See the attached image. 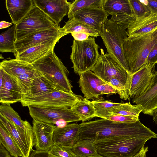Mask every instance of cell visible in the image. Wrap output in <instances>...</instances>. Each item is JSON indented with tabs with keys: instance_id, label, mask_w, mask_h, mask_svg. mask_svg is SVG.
Here are the masks:
<instances>
[{
	"instance_id": "obj_4",
	"label": "cell",
	"mask_w": 157,
	"mask_h": 157,
	"mask_svg": "<svg viewBox=\"0 0 157 157\" xmlns=\"http://www.w3.org/2000/svg\"><path fill=\"white\" fill-rule=\"evenodd\" d=\"M57 90L73 93L68 76L69 71L54 50L32 64Z\"/></svg>"
},
{
	"instance_id": "obj_12",
	"label": "cell",
	"mask_w": 157,
	"mask_h": 157,
	"mask_svg": "<svg viewBox=\"0 0 157 157\" xmlns=\"http://www.w3.org/2000/svg\"><path fill=\"white\" fill-rule=\"evenodd\" d=\"M65 35L61 30V28H52L32 33L22 40L15 41L16 56L42 42L55 39H60Z\"/></svg>"
},
{
	"instance_id": "obj_3",
	"label": "cell",
	"mask_w": 157,
	"mask_h": 157,
	"mask_svg": "<svg viewBox=\"0 0 157 157\" xmlns=\"http://www.w3.org/2000/svg\"><path fill=\"white\" fill-rule=\"evenodd\" d=\"M151 139L128 136L107 138L94 141L98 154L105 157H132Z\"/></svg>"
},
{
	"instance_id": "obj_20",
	"label": "cell",
	"mask_w": 157,
	"mask_h": 157,
	"mask_svg": "<svg viewBox=\"0 0 157 157\" xmlns=\"http://www.w3.org/2000/svg\"><path fill=\"white\" fill-rule=\"evenodd\" d=\"M22 91L16 81L4 71L0 86V102L12 104L20 102L23 97Z\"/></svg>"
},
{
	"instance_id": "obj_21",
	"label": "cell",
	"mask_w": 157,
	"mask_h": 157,
	"mask_svg": "<svg viewBox=\"0 0 157 157\" xmlns=\"http://www.w3.org/2000/svg\"><path fill=\"white\" fill-rule=\"evenodd\" d=\"M60 39L56 38L44 42L31 47L17 55L15 59L32 64L54 50L55 44Z\"/></svg>"
},
{
	"instance_id": "obj_24",
	"label": "cell",
	"mask_w": 157,
	"mask_h": 157,
	"mask_svg": "<svg viewBox=\"0 0 157 157\" xmlns=\"http://www.w3.org/2000/svg\"><path fill=\"white\" fill-rule=\"evenodd\" d=\"M6 8L12 22L17 25L34 5L33 0H6Z\"/></svg>"
},
{
	"instance_id": "obj_35",
	"label": "cell",
	"mask_w": 157,
	"mask_h": 157,
	"mask_svg": "<svg viewBox=\"0 0 157 157\" xmlns=\"http://www.w3.org/2000/svg\"><path fill=\"white\" fill-rule=\"evenodd\" d=\"M143 109L140 105H133L129 102L121 103L119 106L113 110L112 115L139 117Z\"/></svg>"
},
{
	"instance_id": "obj_45",
	"label": "cell",
	"mask_w": 157,
	"mask_h": 157,
	"mask_svg": "<svg viewBox=\"0 0 157 157\" xmlns=\"http://www.w3.org/2000/svg\"><path fill=\"white\" fill-rule=\"evenodd\" d=\"M48 152L32 149L29 157H51L49 155Z\"/></svg>"
},
{
	"instance_id": "obj_16",
	"label": "cell",
	"mask_w": 157,
	"mask_h": 157,
	"mask_svg": "<svg viewBox=\"0 0 157 157\" xmlns=\"http://www.w3.org/2000/svg\"><path fill=\"white\" fill-rule=\"evenodd\" d=\"M109 15L102 8L89 7L77 11L73 18L91 27L100 33L102 25Z\"/></svg>"
},
{
	"instance_id": "obj_9",
	"label": "cell",
	"mask_w": 157,
	"mask_h": 157,
	"mask_svg": "<svg viewBox=\"0 0 157 157\" xmlns=\"http://www.w3.org/2000/svg\"><path fill=\"white\" fill-rule=\"evenodd\" d=\"M84 98L73 93H68L55 89L38 96H23L20 101L23 106L34 105L40 107L71 108Z\"/></svg>"
},
{
	"instance_id": "obj_11",
	"label": "cell",
	"mask_w": 157,
	"mask_h": 157,
	"mask_svg": "<svg viewBox=\"0 0 157 157\" xmlns=\"http://www.w3.org/2000/svg\"><path fill=\"white\" fill-rule=\"evenodd\" d=\"M33 120L54 124L61 121L69 123L81 121L80 117L68 107L27 106Z\"/></svg>"
},
{
	"instance_id": "obj_22",
	"label": "cell",
	"mask_w": 157,
	"mask_h": 157,
	"mask_svg": "<svg viewBox=\"0 0 157 157\" xmlns=\"http://www.w3.org/2000/svg\"><path fill=\"white\" fill-rule=\"evenodd\" d=\"M79 124L77 123L67 124L62 127L56 126L53 134L54 145L71 147L78 140Z\"/></svg>"
},
{
	"instance_id": "obj_36",
	"label": "cell",
	"mask_w": 157,
	"mask_h": 157,
	"mask_svg": "<svg viewBox=\"0 0 157 157\" xmlns=\"http://www.w3.org/2000/svg\"><path fill=\"white\" fill-rule=\"evenodd\" d=\"M48 153L51 157H76L71 147L66 145H53Z\"/></svg>"
},
{
	"instance_id": "obj_10",
	"label": "cell",
	"mask_w": 157,
	"mask_h": 157,
	"mask_svg": "<svg viewBox=\"0 0 157 157\" xmlns=\"http://www.w3.org/2000/svg\"><path fill=\"white\" fill-rule=\"evenodd\" d=\"M0 67L16 81L23 96L29 94L33 76L36 71L32 64L15 59L2 61Z\"/></svg>"
},
{
	"instance_id": "obj_15",
	"label": "cell",
	"mask_w": 157,
	"mask_h": 157,
	"mask_svg": "<svg viewBox=\"0 0 157 157\" xmlns=\"http://www.w3.org/2000/svg\"><path fill=\"white\" fill-rule=\"evenodd\" d=\"M37 6L59 26L63 17L68 14L71 3L66 0H33Z\"/></svg>"
},
{
	"instance_id": "obj_28",
	"label": "cell",
	"mask_w": 157,
	"mask_h": 157,
	"mask_svg": "<svg viewBox=\"0 0 157 157\" xmlns=\"http://www.w3.org/2000/svg\"><path fill=\"white\" fill-rule=\"evenodd\" d=\"M76 157H90L98 154L94 141L79 139L71 147Z\"/></svg>"
},
{
	"instance_id": "obj_23",
	"label": "cell",
	"mask_w": 157,
	"mask_h": 157,
	"mask_svg": "<svg viewBox=\"0 0 157 157\" xmlns=\"http://www.w3.org/2000/svg\"><path fill=\"white\" fill-rule=\"evenodd\" d=\"M157 29V14L150 13L147 15L136 18L127 29L128 36L145 35Z\"/></svg>"
},
{
	"instance_id": "obj_5",
	"label": "cell",
	"mask_w": 157,
	"mask_h": 157,
	"mask_svg": "<svg viewBox=\"0 0 157 157\" xmlns=\"http://www.w3.org/2000/svg\"><path fill=\"white\" fill-rule=\"evenodd\" d=\"M99 47L90 37L83 41L73 40L70 58L75 73L79 75L91 70L99 57Z\"/></svg>"
},
{
	"instance_id": "obj_19",
	"label": "cell",
	"mask_w": 157,
	"mask_h": 157,
	"mask_svg": "<svg viewBox=\"0 0 157 157\" xmlns=\"http://www.w3.org/2000/svg\"><path fill=\"white\" fill-rule=\"evenodd\" d=\"M132 102L140 105L143 113L152 116L157 108V71L154 73L149 86L141 95L133 99Z\"/></svg>"
},
{
	"instance_id": "obj_18",
	"label": "cell",
	"mask_w": 157,
	"mask_h": 157,
	"mask_svg": "<svg viewBox=\"0 0 157 157\" xmlns=\"http://www.w3.org/2000/svg\"><path fill=\"white\" fill-rule=\"evenodd\" d=\"M79 75V87L84 97L92 101L100 99L99 97L101 95L98 90V87L99 85L106 82L91 70L80 74Z\"/></svg>"
},
{
	"instance_id": "obj_30",
	"label": "cell",
	"mask_w": 157,
	"mask_h": 157,
	"mask_svg": "<svg viewBox=\"0 0 157 157\" xmlns=\"http://www.w3.org/2000/svg\"><path fill=\"white\" fill-rule=\"evenodd\" d=\"M16 25H14L0 35V52L2 53L11 52L15 57L17 52L15 46Z\"/></svg>"
},
{
	"instance_id": "obj_50",
	"label": "cell",
	"mask_w": 157,
	"mask_h": 157,
	"mask_svg": "<svg viewBox=\"0 0 157 157\" xmlns=\"http://www.w3.org/2000/svg\"><path fill=\"white\" fill-rule=\"evenodd\" d=\"M105 157L101 156V155H100L98 154V155H96L93 156H91V157Z\"/></svg>"
},
{
	"instance_id": "obj_2",
	"label": "cell",
	"mask_w": 157,
	"mask_h": 157,
	"mask_svg": "<svg viewBox=\"0 0 157 157\" xmlns=\"http://www.w3.org/2000/svg\"><path fill=\"white\" fill-rule=\"evenodd\" d=\"M157 43V29L144 35L128 36L124 40V54L132 74L146 64L151 50Z\"/></svg>"
},
{
	"instance_id": "obj_29",
	"label": "cell",
	"mask_w": 157,
	"mask_h": 157,
	"mask_svg": "<svg viewBox=\"0 0 157 157\" xmlns=\"http://www.w3.org/2000/svg\"><path fill=\"white\" fill-rule=\"evenodd\" d=\"M71 109L80 117L82 122L95 117V109L92 103L85 98L78 101Z\"/></svg>"
},
{
	"instance_id": "obj_13",
	"label": "cell",
	"mask_w": 157,
	"mask_h": 157,
	"mask_svg": "<svg viewBox=\"0 0 157 157\" xmlns=\"http://www.w3.org/2000/svg\"><path fill=\"white\" fill-rule=\"evenodd\" d=\"M155 65L147 63L132 74L129 100L138 98L147 90L154 76Z\"/></svg>"
},
{
	"instance_id": "obj_14",
	"label": "cell",
	"mask_w": 157,
	"mask_h": 157,
	"mask_svg": "<svg viewBox=\"0 0 157 157\" xmlns=\"http://www.w3.org/2000/svg\"><path fill=\"white\" fill-rule=\"evenodd\" d=\"M34 145L36 150L49 151L54 145L53 134L56 126L53 124L33 120Z\"/></svg>"
},
{
	"instance_id": "obj_41",
	"label": "cell",
	"mask_w": 157,
	"mask_h": 157,
	"mask_svg": "<svg viewBox=\"0 0 157 157\" xmlns=\"http://www.w3.org/2000/svg\"><path fill=\"white\" fill-rule=\"evenodd\" d=\"M98 89L101 95L104 94L109 95L117 93V91L113 86L107 83L99 85Z\"/></svg>"
},
{
	"instance_id": "obj_31",
	"label": "cell",
	"mask_w": 157,
	"mask_h": 157,
	"mask_svg": "<svg viewBox=\"0 0 157 157\" xmlns=\"http://www.w3.org/2000/svg\"><path fill=\"white\" fill-rule=\"evenodd\" d=\"M61 30L65 35L73 32L84 31L94 37L99 36V32L96 30L74 18L69 19L64 25L61 28Z\"/></svg>"
},
{
	"instance_id": "obj_40",
	"label": "cell",
	"mask_w": 157,
	"mask_h": 157,
	"mask_svg": "<svg viewBox=\"0 0 157 157\" xmlns=\"http://www.w3.org/2000/svg\"><path fill=\"white\" fill-rule=\"evenodd\" d=\"M107 119L113 121L123 123L134 122L139 120L138 116L118 115H112Z\"/></svg>"
},
{
	"instance_id": "obj_7",
	"label": "cell",
	"mask_w": 157,
	"mask_h": 157,
	"mask_svg": "<svg viewBox=\"0 0 157 157\" xmlns=\"http://www.w3.org/2000/svg\"><path fill=\"white\" fill-rule=\"evenodd\" d=\"M100 51L99 57L91 70L107 83L113 78H117L130 91L132 74L128 71L111 54H105L102 48Z\"/></svg>"
},
{
	"instance_id": "obj_38",
	"label": "cell",
	"mask_w": 157,
	"mask_h": 157,
	"mask_svg": "<svg viewBox=\"0 0 157 157\" xmlns=\"http://www.w3.org/2000/svg\"><path fill=\"white\" fill-rule=\"evenodd\" d=\"M134 15L136 18L144 17L151 12L145 4L140 0H129Z\"/></svg>"
},
{
	"instance_id": "obj_43",
	"label": "cell",
	"mask_w": 157,
	"mask_h": 157,
	"mask_svg": "<svg viewBox=\"0 0 157 157\" xmlns=\"http://www.w3.org/2000/svg\"><path fill=\"white\" fill-rule=\"evenodd\" d=\"M71 35L75 40L78 41H83L88 39L90 34L85 32L80 31L77 32H73Z\"/></svg>"
},
{
	"instance_id": "obj_37",
	"label": "cell",
	"mask_w": 157,
	"mask_h": 157,
	"mask_svg": "<svg viewBox=\"0 0 157 157\" xmlns=\"http://www.w3.org/2000/svg\"><path fill=\"white\" fill-rule=\"evenodd\" d=\"M136 18L134 15L119 13L112 16L109 20L111 22L120 25L126 30Z\"/></svg>"
},
{
	"instance_id": "obj_42",
	"label": "cell",
	"mask_w": 157,
	"mask_h": 157,
	"mask_svg": "<svg viewBox=\"0 0 157 157\" xmlns=\"http://www.w3.org/2000/svg\"><path fill=\"white\" fill-rule=\"evenodd\" d=\"M147 63L155 65L157 63V43L151 50L146 61V64Z\"/></svg>"
},
{
	"instance_id": "obj_25",
	"label": "cell",
	"mask_w": 157,
	"mask_h": 157,
	"mask_svg": "<svg viewBox=\"0 0 157 157\" xmlns=\"http://www.w3.org/2000/svg\"><path fill=\"white\" fill-rule=\"evenodd\" d=\"M0 113L23 129L34 146V137L33 127L26 120H22L18 113L11 107L10 104H2L0 106Z\"/></svg>"
},
{
	"instance_id": "obj_39",
	"label": "cell",
	"mask_w": 157,
	"mask_h": 157,
	"mask_svg": "<svg viewBox=\"0 0 157 157\" xmlns=\"http://www.w3.org/2000/svg\"><path fill=\"white\" fill-rule=\"evenodd\" d=\"M107 83L111 85L117 91L121 99L124 100H130L129 90L117 79L113 78Z\"/></svg>"
},
{
	"instance_id": "obj_6",
	"label": "cell",
	"mask_w": 157,
	"mask_h": 157,
	"mask_svg": "<svg viewBox=\"0 0 157 157\" xmlns=\"http://www.w3.org/2000/svg\"><path fill=\"white\" fill-rule=\"evenodd\" d=\"M99 36L103 40L108 53L112 56L128 71L130 72L123 48V41L128 36L126 30L108 19L102 25Z\"/></svg>"
},
{
	"instance_id": "obj_51",
	"label": "cell",
	"mask_w": 157,
	"mask_h": 157,
	"mask_svg": "<svg viewBox=\"0 0 157 157\" xmlns=\"http://www.w3.org/2000/svg\"><path fill=\"white\" fill-rule=\"evenodd\" d=\"M0 59H4V58L3 57H2V55L1 54L0 55Z\"/></svg>"
},
{
	"instance_id": "obj_27",
	"label": "cell",
	"mask_w": 157,
	"mask_h": 157,
	"mask_svg": "<svg viewBox=\"0 0 157 157\" xmlns=\"http://www.w3.org/2000/svg\"><path fill=\"white\" fill-rule=\"evenodd\" d=\"M102 8L109 15H134L129 0H104Z\"/></svg>"
},
{
	"instance_id": "obj_44",
	"label": "cell",
	"mask_w": 157,
	"mask_h": 157,
	"mask_svg": "<svg viewBox=\"0 0 157 157\" xmlns=\"http://www.w3.org/2000/svg\"><path fill=\"white\" fill-rule=\"evenodd\" d=\"M143 2L147 6L150 12L157 14V0H147Z\"/></svg>"
},
{
	"instance_id": "obj_49",
	"label": "cell",
	"mask_w": 157,
	"mask_h": 157,
	"mask_svg": "<svg viewBox=\"0 0 157 157\" xmlns=\"http://www.w3.org/2000/svg\"><path fill=\"white\" fill-rule=\"evenodd\" d=\"M153 117V120L155 124L157 125V108L154 111L152 116Z\"/></svg>"
},
{
	"instance_id": "obj_33",
	"label": "cell",
	"mask_w": 157,
	"mask_h": 157,
	"mask_svg": "<svg viewBox=\"0 0 157 157\" xmlns=\"http://www.w3.org/2000/svg\"><path fill=\"white\" fill-rule=\"evenodd\" d=\"M95 111V117L108 119L112 115L113 111L119 106L121 103L112 102L111 100L91 101Z\"/></svg>"
},
{
	"instance_id": "obj_17",
	"label": "cell",
	"mask_w": 157,
	"mask_h": 157,
	"mask_svg": "<svg viewBox=\"0 0 157 157\" xmlns=\"http://www.w3.org/2000/svg\"><path fill=\"white\" fill-rule=\"evenodd\" d=\"M0 123L14 139L21 149L24 157H29L33 146L24 130L0 113Z\"/></svg>"
},
{
	"instance_id": "obj_46",
	"label": "cell",
	"mask_w": 157,
	"mask_h": 157,
	"mask_svg": "<svg viewBox=\"0 0 157 157\" xmlns=\"http://www.w3.org/2000/svg\"><path fill=\"white\" fill-rule=\"evenodd\" d=\"M0 157H12L9 152L0 143Z\"/></svg>"
},
{
	"instance_id": "obj_48",
	"label": "cell",
	"mask_w": 157,
	"mask_h": 157,
	"mask_svg": "<svg viewBox=\"0 0 157 157\" xmlns=\"http://www.w3.org/2000/svg\"><path fill=\"white\" fill-rule=\"evenodd\" d=\"M12 23L10 22L2 21L0 23V29H2L5 28L9 27L12 25Z\"/></svg>"
},
{
	"instance_id": "obj_32",
	"label": "cell",
	"mask_w": 157,
	"mask_h": 157,
	"mask_svg": "<svg viewBox=\"0 0 157 157\" xmlns=\"http://www.w3.org/2000/svg\"><path fill=\"white\" fill-rule=\"evenodd\" d=\"M0 142L13 157H24L17 144L6 128L0 123Z\"/></svg>"
},
{
	"instance_id": "obj_47",
	"label": "cell",
	"mask_w": 157,
	"mask_h": 157,
	"mask_svg": "<svg viewBox=\"0 0 157 157\" xmlns=\"http://www.w3.org/2000/svg\"><path fill=\"white\" fill-rule=\"evenodd\" d=\"M148 151L147 146L144 147L136 155L132 157H147L146 154Z\"/></svg>"
},
{
	"instance_id": "obj_1",
	"label": "cell",
	"mask_w": 157,
	"mask_h": 157,
	"mask_svg": "<svg viewBox=\"0 0 157 157\" xmlns=\"http://www.w3.org/2000/svg\"><path fill=\"white\" fill-rule=\"evenodd\" d=\"M128 136L157 138V134L144 125L139 120L123 123L107 119H99L79 124V139L94 141L117 137Z\"/></svg>"
},
{
	"instance_id": "obj_8",
	"label": "cell",
	"mask_w": 157,
	"mask_h": 157,
	"mask_svg": "<svg viewBox=\"0 0 157 157\" xmlns=\"http://www.w3.org/2000/svg\"><path fill=\"white\" fill-rule=\"evenodd\" d=\"M16 25L15 41L22 40L37 32L53 28H60L35 5Z\"/></svg>"
},
{
	"instance_id": "obj_26",
	"label": "cell",
	"mask_w": 157,
	"mask_h": 157,
	"mask_svg": "<svg viewBox=\"0 0 157 157\" xmlns=\"http://www.w3.org/2000/svg\"><path fill=\"white\" fill-rule=\"evenodd\" d=\"M55 89H56L53 84L36 69L31 82L29 94L26 95L31 97L38 96Z\"/></svg>"
},
{
	"instance_id": "obj_34",
	"label": "cell",
	"mask_w": 157,
	"mask_h": 157,
	"mask_svg": "<svg viewBox=\"0 0 157 157\" xmlns=\"http://www.w3.org/2000/svg\"><path fill=\"white\" fill-rule=\"evenodd\" d=\"M104 0H75L71 5L67 14L68 18H72L77 11L84 8L91 7L102 8Z\"/></svg>"
}]
</instances>
